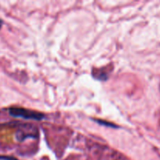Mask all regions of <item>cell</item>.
Returning <instances> with one entry per match:
<instances>
[{"label":"cell","mask_w":160,"mask_h":160,"mask_svg":"<svg viewBox=\"0 0 160 160\" xmlns=\"http://www.w3.org/2000/svg\"><path fill=\"white\" fill-rule=\"evenodd\" d=\"M9 112L11 116L14 117H21L26 120H41L44 118V116L40 112H35L24 108L12 107L9 109Z\"/></svg>","instance_id":"6da1fadb"},{"label":"cell","mask_w":160,"mask_h":160,"mask_svg":"<svg viewBox=\"0 0 160 160\" xmlns=\"http://www.w3.org/2000/svg\"><path fill=\"white\" fill-rule=\"evenodd\" d=\"M0 159H3V160H17L14 158L12 157H7V156H0Z\"/></svg>","instance_id":"7a4b0ae2"},{"label":"cell","mask_w":160,"mask_h":160,"mask_svg":"<svg viewBox=\"0 0 160 160\" xmlns=\"http://www.w3.org/2000/svg\"><path fill=\"white\" fill-rule=\"evenodd\" d=\"M2 26H3V20H0V29H1Z\"/></svg>","instance_id":"3957f363"}]
</instances>
